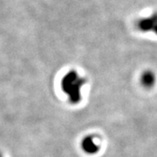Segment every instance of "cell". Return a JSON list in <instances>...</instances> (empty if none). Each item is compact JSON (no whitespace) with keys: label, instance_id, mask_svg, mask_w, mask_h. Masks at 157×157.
<instances>
[{"label":"cell","instance_id":"6da1fadb","mask_svg":"<svg viewBox=\"0 0 157 157\" xmlns=\"http://www.w3.org/2000/svg\"><path fill=\"white\" fill-rule=\"evenodd\" d=\"M84 83V78H81L75 71H71L62 78V89L69 95L71 101L76 103L80 100V88Z\"/></svg>","mask_w":157,"mask_h":157},{"label":"cell","instance_id":"7a4b0ae2","mask_svg":"<svg viewBox=\"0 0 157 157\" xmlns=\"http://www.w3.org/2000/svg\"><path fill=\"white\" fill-rule=\"evenodd\" d=\"M135 26L141 33H153L157 35V11L153 12L148 17L138 19Z\"/></svg>","mask_w":157,"mask_h":157},{"label":"cell","instance_id":"3957f363","mask_svg":"<svg viewBox=\"0 0 157 157\" xmlns=\"http://www.w3.org/2000/svg\"><path fill=\"white\" fill-rule=\"evenodd\" d=\"M82 147L85 151L90 154H94L99 150V146L97 145V143L93 137L85 138L82 141Z\"/></svg>","mask_w":157,"mask_h":157},{"label":"cell","instance_id":"277c9868","mask_svg":"<svg viewBox=\"0 0 157 157\" xmlns=\"http://www.w3.org/2000/svg\"><path fill=\"white\" fill-rule=\"evenodd\" d=\"M155 73L151 71H146L141 76V83L147 87L152 86L155 84Z\"/></svg>","mask_w":157,"mask_h":157}]
</instances>
